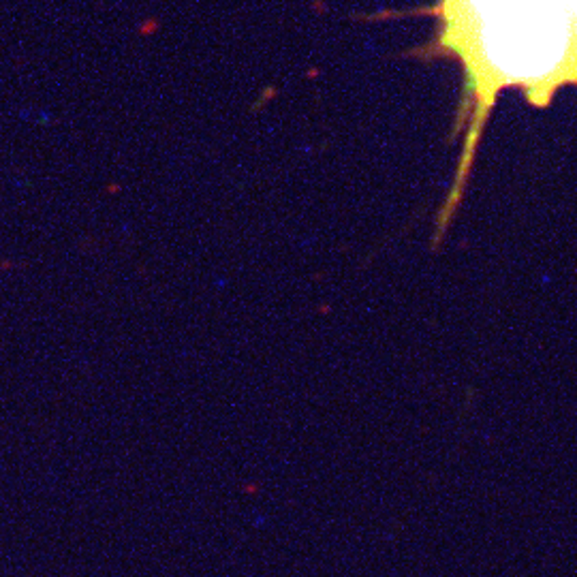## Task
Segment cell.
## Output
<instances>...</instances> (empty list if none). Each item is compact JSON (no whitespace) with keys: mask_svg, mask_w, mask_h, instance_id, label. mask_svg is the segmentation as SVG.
Segmentation results:
<instances>
[{"mask_svg":"<svg viewBox=\"0 0 577 577\" xmlns=\"http://www.w3.org/2000/svg\"><path fill=\"white\" fill-rule=\"evenodd\" d=\"M438 21V46L462 60L473 105L456 180L436 216L434 246L458 212L496 97L518 88L528 103L545 107L569 86L573 48L567 0H440Z\"/></svg>","mask_w":577,"mask_h":577,"instance_id":"cell-1","label":"cell"},{"mask_svg":"<svg viewBox=\"0 0 577 577\" xmlns=\"http://www.w3.org/2000/svg\"><path fill=\"white\" fill-rule=\"evenodd\" d=\"M571 30H573V48H571V71H569V86H577V0H567Z\"/></svg>","mask_w":577,"mask_h":577,"instance_id":"cell-2","label":"cell"}]
</instances>
